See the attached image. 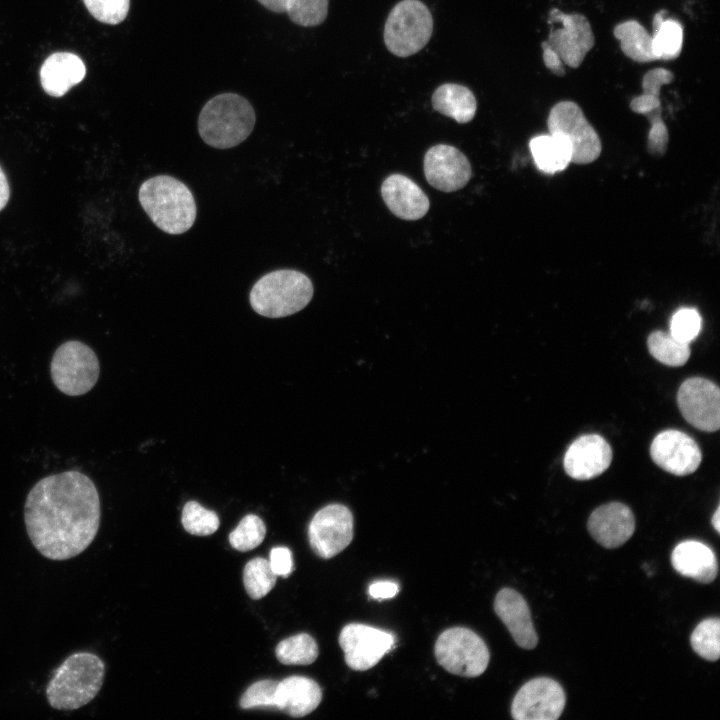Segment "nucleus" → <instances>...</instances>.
<instances>
[{
  "mask_svg": "<svg viewBox=\"0 0 720 720\" xmlns=\"http://www.w3.org/2000/svg\"><path fill=\"white\" fill-rule=\"evenodd\" d=\"M255 121L254 108L247 99L235 93H222L201 109L198 132L209 146L228 149L248 138Z\"/></svg>",
  "mask_w": 720,
  "mask_h": 720,
  "instance_id": "20e7f679",
  "label": "nucleus"
},
{
  "mask_svg": "<svg viewBox=\"0 0 720 720\" xmlns=\"http://www.w3.org/2000/svg\"><path fill=\"white\" fill-rule=\"evenodd\" d=\"M262 6L275 13H286L290 0H257Z\"/></svg>",
  "mask_w": 720,
  "mask_h": 720,
  "instance_id": "37998d69",
  "label": "nucleus"
},
{
  "mask_svg": "<svg viewBox=\"0 0 720 720\" xmlns=\"http://www.w3.org/2000/svg\"><path fill=\"white\" fill-rule=\"evenodd\" d=\"M433 18L420 0H402L389 12L383 38L387 49L398 57L419 52L429 42Z\"/></svg>",
  "mask_w": 720,
  "mask_h": 720,
  "instance_id": "423d86ee",
  "label": "nucleus"
},
{
  "mask_svg": "<svg viewBox=\"0 0 720 720\" xmlns=\"http://www.w3.org/2000/svg\"><path fill=\"white\" fill-rule=\"evenodd\" d=\"M667 11H658L652 21L653 53L657 60H673L682 50L683 27L679 21L667 18Z\"/></svg>",
  "mask_w": 720,
  "mask_h": 720,
  "instance_id": "bb28decb",
  "label": "nucleus"
},
{
  "mask_svg": "<svg viewBox=\"0 0 720 720\" xmlns=\"http://www.w3.org/2000/svg\"><path fill=\"white\" fill-rule=\"evenodd\" d=\"M693 650L708 661H716L720 655V620L707 618L701 621L690 636Z\"/></svg>",
  "mask_w": 720,
  "mask_h": 720,
  "instance_id": "7c9ffc66",
  "label": "nucleus"
},
{
  "mask_svg": "<svg viewBox=\"0 0 720 720\" xmlns=\"http://www.w3.org/2000/svg\"><path fill=\"white\" fill-rule=\"evenodd\" d=\"M321 700L318 683L304 676H290L279 681L275 691V708L292 717L310 714Z\"/></svg>",
  "mask_w": 720,
  "mask_h": 720,
  "instance_id": "4be33fe9",
  "label": "nucleus"
},
{
  "mask_svg": "<svg viewBox=\"0 0 720 720\" xmlns=\"http://www.w3.org/2000/svg\"><path fill=\"white\" fill-rule=\"evenodd\" d=\"M316 641L307 633H299L278 643L275 655L285 665H309L318 657Z\"/></svg>",
  "mask_w": 720,
  "mask_h": 720,
  "instance_id": "cd10ccee",
  "label": "nucleus"
},
{
  "mask_svg": "<svg viewBox=\"0 0 720 720\" xmlns=\"http://www.w3.org/2000/svg\"><path fill=\"white\" fill-rule=\"evenodd\" d=\"M677 403L685 420L695 428L714 432L720 427V390L708 379L685 380L677 393Z\"/></svg>",
  "mask_w": 720,
  "mask_h": 720,
  "instance_id": "4468645a",
  "label": "nucleus"
},
{
  "mask_svg": "<svg viewBox=\"0 0 720 720\" xmlns=\"http://www.w3.org/2000/svg\"><path fill=\"white\" fill-rule=\"evenodd\" d=\"M278 682L265 679L253 683L243 693L240 699V707L242 709L275 708V691Z\"/></svg>",
  "mask_w": 720,
  "mask_h": 720,
  "instance_id": "c9c22d12",
  "label": "nucleus"
},
{
  "mask_svg": "<svg viewBox=\"0 0 720 720\" xmlns=\"http://www.w3.org/2000/svg\"><path fill=\"white\" fill-rule=\"evenodd\" d=\"M671 563L679 574L704 584L714 581L718 572L713 550L695 540L679 543L672 551Z\"/></svg>",
  "mask_w": 720,
  "mask_h": 720,
  "instance_id": "5701e85b",
  "label": "nucleus"
},
{
  "mask_svg": "<svg viewBox=\"0 0 720 720\" xmlns=\"http://www.w3.org/2000/svg\"><path fill=\"white\" fill-rule=\"evenodd\" d=\"M398 591V584L390 580L375 581L368 588L369 596L377 600L393 598Z\"/></svg>",
  "mask_w": 720,
  "mask_h": 720,
  "instance_id": "a19ab883",
  "label": "nucleus"
},
{
  "mask_svg": "<svg viewBox=\"0 0 720 720\" xmlns=\"http://www.w3.org/2000/svg\"><path fill=\"white\" fill-rule=\"evenodd\" d=\"M105 675L104 662L95 654L79 652L69 656L54 672L46 688L50 706L76 710L92 701Z\"/></svg>",
  "mask_w": 720,
  "mask_h": 720,
  "instance_id": "7ed1b4c3",
  "label": "nucleus"
},
{
  "mask_svg": "<svg viewBox=\"0 0 720 720\" xmlns=\"http://www.w3.org/2000/svg\"><path fill=\"white\" fill-rule=\"evenodd\" d=\"M494 611L519 647L533 649L537 646L538 636L530 609L520 593L511 588L501 589L494 600Z\"/></svg>",
  "mask_w": 720,
  "mask_h": 720,
  "instance_id": "6ab92c4d",
  "label": "nucleus"
},
{
  "mask_svg": "<svg viewBox=\"0 0 720 720\" xmlns=\"http://www.w3.org/2000/svg\"><path fill=\"white\" fill-rule=\"evenodd\" d=\"M587 528L597 543L605 548H617L633 535L635 518L627 505L612 502L596 508L590 514Z\"/></svg>",
  "mask_w": 720,
  "mask_h": 720,
  "instance_id": "a211bd4d",
  "label": "nucleus"
},
{
  "mask_svg": "<svg viewBox=\"0 0 720 720\" xmlns=\"http://www.w3.org/2000/svg\"><path fill=\"white\" fill-rule=\"evenodd\" d=\"M139 202L151 221L163 232L178 235L188 231L197 214L196 203L186 184L169 175L144 181Z\"/></svg>",
  "mask_w": 720,
  "mask_h": 720,
  "instance_id": "f03ea898",
  "label": "nucleus"
},
{
  "mask_svg": "<svg viewBox=\"0 0 720 720\" xmlns=\"http://www.w3.org/2000/svg\"><path fill=\"white\" fill-rule=\"evenodd\" d=\"M9 196H10V189H9L8 181H7L4 171L0 167V211L8 203Z\"/></svg>",
  "mask_w": 720,
  "mask_h": 720,
  "instance_id": "c03bdc74",
  "label": "nucleus"
},
{
  "mask_svg": "<svg viewBox=\"0 0 720 720\" xmlns=\"http://www.w3.org/2000/svg\"><path fill=\"white\" fill-rule=\"evenodd\" d=\"M277 575L269 560L257 557L250 560L243 570V583L250 598L258 600L266 596L275 586Z\"/></svg>",
  "mask_w": 720,
  "mask_h": 720,
  "instance_id": "c756f323",
  "label": "nucleus"
},
{
  "mask_svg": "<svg viewBox=\"0 0 720 720\" xmlns=\"http://www.w3.org/2000/svg\"><path fill=\"white\" fill-rule=\"evenodd\" d=\"M181 522L184 529L197 536H208L217 531L220 521L218 515L204 508L196 501H188L182 510Z\"/></svg>",
  "mask_w": 720,
  "mask_h": 720,
  "instance_id": "473e14b6",
  "label": "nucleus"
},
{
  "mask_svg": "<svg viewBox=\"0 0 720 720\" xmlns=\"http://www.w3.org/2000/svg\"><path fill=\"white\" fill-rule=\"evenodd\" d=\"M437 662L448 672L477 677L487 668L490 653L486 643L474 631L452 627L442 632L435 643Z\"/></svg>",
  "mask_w": 720,
  "mask_h": 720,
  "instance_id": "0eeeda50",
  "label": "nucleus"
},
{
  "mask_svg": "<svg viewBox=\"0 0 720 720\" xmlns=\"http://www.w3.org/2000/svg\"><path fill=\"white\" fill-rule=\"evenodd\" d=\"M652 126L648 133V147L651 153H663L668 143V130L661 119V111L647 115Z\"/></svg>",
  "mask_w": 720,
  "mask_h": 720,
  "instance_id": "4c0bfd02",
  "label": "nucleus"
},
{
  "mask_svg": "<svg viewBox=\"0 0 720 720\" xmlns=\"http://www.w3.org/2000/svg\"><path fill=\"white\" fill-rule=\"evenodd\" d=\"M353 539V515L348 507L333 503L318 510L308 527L310 547L329 559L344 550Z\"/></svg>",
  "mask_w": 720,
  "mask_h": 720,
  "instance_id": "9b49d317",
  "label": "nucleus"
},
{
  "mask_svg": "<svg viewBox=\"0 0 720 720\" xmlns=\"http://www.w3.org/2000/svg\"><path fill=\"white\" fill-rule=\"evenodd\" d=\"M265 534L266 527L263 520L255 514H248L229 534V543L234 549L247 552L258 547L263 542Z\"/></svg>",
  "mask_w": 720,
  "mask_h": 720,
  "instance_id": "2f4dec72",
  "label": "nucleus"
},
{
  "mask_svg": "<svg viewBox=\"0 0 720 720\" xmlns=\"http://www.w3.org/2000/svg\"><path fill=\"white\" fill-rule=\"evenodd\" d=\"M542 47V58L544 65L547 69H549L553 74L557 76H564L565 75V65L560 59V57L557 55V53L547 44L546 41H543L541 43Z\"/></svg>",
  "mask_w": 720,
  "mask_h": 720,
  "instance_id": "79ce46f5",
  "label": "nucleus"
},
{
  "mask_svg": "<svg viewBox=\"0 0 720 720\" xmlns=\"http://www.w3.org/2000/svg\"><path fill=\"white\" fill-rule=\"evenodd\" d=\"M565 702V692L556 680L538 677L518 690L511 704V715L516 720H556Z\"/></svg>",
  "mask_w": 720,
  "mask_h": 720,
  "instance_id": "f8f14e48",
  "label": "nucleus"
},
{
  "mask_svg": "<svg viewBox=\"0 0 720 720\" xmlns=\"http://www.w3.org/2000/svg\"><path fill=\"white\" fill-rule=\"evenodd\" d=\"M89 13L99 22L116 25L127 16L130 0H83Z\"/></svg>",
  "mask_w": 720,
  "mask_h": 720,
  "instance_id": "f704fd0d",
  "label": "nucleus"
},
{
  "mask_svg": "<svg viewBox=\"0 0 720 720\" xmlns=\"http://www.w3.org/2000/svg\"><path fill=\"white\" fill-rule=\"evenodd\" d=\"M612 461V449L598 434L577 438L564 456L566 473L576 480H588L602 474Z\"/></svg>",
  "mask_w": 720,
  "mask_h": 720,
  "instance_id": "f3484780",
  "label": "nucleus"
},
{
  "mask_svg": "<svg viewBox=\"0 0 720 720\" xmlns=\"http://www.w3.org/2000/svg\"><path fill=\"white\" fill-rule=\"evenodd\" d=\"M431 102L437 112L462 124L470 122L477 109V101L472 91L455 83H445L436 88Z\"/></svg>",
  "mask_w": 720,
  "mask_h": 720,
  "instance_id": "b1692460",
  "label": "nucleus"
},
{
  "mask_svg": "<svg viewBox=\"0 0 720 720\" xmlns=\"http://www.w3.org/2000/svg\"><path fill=\"white\" fill-rule=\"evenodd\" d=\"M712 525L714 526V529L719 533L720 532V508L718 507L715 511V513L712 516Z\"/></svg>",
  "mask_w": 720,
  "mask_h": 720,
  "instance_id": "a18cd8bd",
  "label": "nucleus"
},
{
  "mask_svg": "<svg viewBox=\"0 0 720 720\" xmlns=\"http://www.w3.org/2000/svg\"><path fill=\"white\" fill-rule=\"evenodd\" d=\"M650 455L663 470L677 476L693 473L702 459L698 444L679 430H664L653 439Z\"/></svg>",
  "mask_w": 720,
  "mask_h": 720,
  "instance_id": "2eb2a0df",
  "label": "nucleus"
},
{
  "mask_svg": "<svg viewBox=\"0 0 720 720\" xmlns=\"http://www.w3.org/2000/svg\"><path fill=\"white\" fill-rule=\"evenodd\" d=\"M647 345L650 354L668 366H682L690 357L689 344L675 339L667 332H652L648 336Z\"/></svg>",
  "mask_w": 720,
  "mask_h": 720,
  "instance_id": "c85d7f7f",
  "label": "nucleus"
},
{
  "mask_svg": "<svg viewBox=\"0 0 720 720\" xmlns=\"http://www.w3.org/2000/svg\"><path fill=\"white\" fill-rule=\"evenodd\" d=\"M328 6L329 0H290L286 13L293 23L314 27L326 19Z\"/></svg>",
  "mask_w": 720,
  "mask_h": 720,
  "instance_id": "72a5a7b5",
  "label": "nucleus"
},
{
  "mask_svg": "<svg viewBox=\"0 0 720 720\" xmlns=\"http://www.w3.org/2000/svg\"><path fill=\"white\" fill-rule=\"evenodd\" d=\"M268 560L277 577H287L293 570L292 554L287 547H274Z\"/></svg>",
  "mask_w": 720,
  "mask_h": 720,
  "instance_id": "ea45409f",
  "label": "nucleus"
},
{
  "mask_svg": "<svg viewBox=\"0 0 720 720\" xmlns=\"http://www.w3.org/2000/svg\"><path fill=\"white\" fill-rule=\"evenodd\" d=\"M86 75L82 59L70 52H56L46 58L40 68V82L44 91L61 97L80 83Z\"/></svg>",
  "mask_w": 720,
  "mask_h": 720,
  "instance_id": "412c9836",
  "label": "nucleus"
},
{
  "mask_svg": "<svg viewBox=\"0 0 720 720\" xmlns=\"http://www.w3.org/2000/svg\"><path fill=\"white\" fill-rule=\"evenodd\" d=\"M313 284L304 273L279 269L262 276L252 287L249 301L259 315L282 318L305 308L313 297Z\"/></svg>",
  "mask_w": 720,
  "mask_h": 720,
  "instance_id": "39448f33",
  "label": "nucleus"
},
{
  "mask_svg": "<svg viewBox=\"0 0 720 720\" xmlns=\"http://www.w3.org/2000/svg\"><path fill=\"white\" fill-rule=\"evenodd\" d=\"M100 516L96 486L73 470L39 480L24 506L28 536L50 560H67L83 552L98 532Z\"/></svg>",
  "mask_w": 720,
  "mask_h": 720,
  "instance_id": "f257e3e1",
  "label": "nucleus"
},
{
  "mask_svg": "<svg viewBox=\"0 0 720 720\" xmlns=\"http://www.w3.org/2000/svg\"><path fill=\"white\" fill-rule=\"evenodd\" d=\"M548 22H558L561 27L551 29L547 44L557 53L564 65L578 68L595 44L589 20L581 13H564L553 8Z\"/></svg>",
  "mask_w": 720,
  "mask_h": 720,
  "instance_id": "9d476101",
  "label": "nucleus"
},
{
  "mask_svg": "<svg viewBox=\"0 0 720 720\" xmlns=\"http://www.w3.org/2000/svg\"><path fill=\"white\" fill-rule=\"evenodd\" d=\"M701 329V317L692 308H682L675 312L670 321V334L677 340L690 343Z\"/></svg>",
  "mask_w": 720,
  "mask_h": 720,
  "instance_id": "e433bc0d",
  "label": "nucleus"
},
{
  "mask_svg": "<svg viewBox=\"0 0 720 720\" xmlns=\"http://www.w3.org/2000/svg\"><path fill=\"white\" fill-rule=\"evenodd\" d=\"M424 174L428 183L443 192L462 189L472 176L471 165L457 148L438 144L424 156Z\"/></svg>",
  "mask_w": 720,
  "mask_h": 720,
  "instance_id": "dca6fc26",
  "label": "nucleus"
},
{
  "mask_svg": "<svg viewBox=\"0 0 720 720\" xmlns=\"http://www.w3.org/2000/svg\"><path fill=\"white\" fill-rule=\"evenodd\" d=\"M529 147L535 164L545 173L564 170L571 163V147L561 135L536 136L530 140Z\"/></svg>",
  "mask_w": 720,
  "mask_h": 720,
  "instance_id": "393cba45",
  "label": "nucleus"
},
{
  "mask_svg": "<svg viewBox=\"0 0 720 720\" xmlns=\"http://www.w3.org/2000/svg\"><path fill=\"white\" fill-rule=\"evenodd\" d=\"M547 126L549 133L561 135L570 145L571 163L589 164L600 156V137L576 102L556 103L549 112Z\"/></svg>",
  "mask_w": 720,
  "mask_h": 720,
  "instance_id": "1a4fd4ad",
  "label": "nucleus"
},
{
  "mask_svg": "<svg viewBox=\"0 0 720 720\" xmlns=\"http://www.w3.org/2000/svg\"><path fill=\"white\" fill-rule=\"evenodd\" d=\"M613 35L619 40L622 52L634 62L657 60L653 53L652 35L637 20L618 23L613 29Z\"/></svg>",
  "mask_w": 720,
  "mask_h": 720,
  "instance_id": "a878e982",
  "label": "nucleus"
},
{
  "mask_svg": "<svg viewBox=\"0 0 720 720\" xmlns=\"http://www.w3.org/2000/svg\"><path fill=\"white\" fill-rule=\"evenodd\" d=\"M394 643L395 638L391 633L361 623L344 626L339 635L346 664L356 671L374 667L392 649Z\"/></svg>",
  "mask_w": 720,
  "mask_h": 720,
  "instance_id": "ddd939ff",
  "label": "nucleus"
},
{
  "mask_svg": "<svg viewBox=\"0 0 720 720\" xmlns=\"http://www.w3.org/2000/svg\"><path fill=\"white\" fill-rule=\"evenodd\" d=\"M674 74L662 67L649 70L642 79V90L644 94L660 97L661 87L673 81Z\"/></svg>",
  "mask_w": 720,
  "mask_h": 720,
  "instance_id": "58836bf2",
  "label": "nucleus"
},
{
  "mask_svg": "<svg viewBox=\"0 0 720 720\" xmlns=\"http://www.w3.org/2000/svg\"><path fill=\"white\" fill-rule=\"evenodd\" d=\"M381 195L389 210L404 220L421 219L430 207L424 191L402 174L388 176L381 186Z\"/></svg>",
  "mask_w": 720,
  "mask_h": 720,
  "instance_id": "aec40b11",
  "label": "nucleus"
},
{
  "mask_svg": "<svg viewBox=\"0 0 720 720\" xmlns=\"http://www.w3.org/2000/svg\"><path fill=\"white\" fill-rule=\"evenodd\" d=\"M55 386L70 396L83 395L96 384L100 366L95 352L79 341H67L55 351L51 365Z\"/></svg>",
  "mask_w": 720,
  "mask_h": 720,
  "instance_id": "6e6552de",
  "label": "nucleus"
}]
</instances>
